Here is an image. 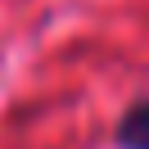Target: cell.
<instances>
[{"label": "cell", "instance_id": "6da1fadb", "mask_svg": "<svg viewBox=\"0 0 149 149\" xmlns=\"http://www.w3.org/2000/svg\"><path fill=\"white\" fill-rule=\"evenodd\" d=\"M118 140L127 149H149V100H140L136 109L122 118V127H118Z\"/></svg>", "mask_w": 149, "mask_h": 149}]
</instances>
